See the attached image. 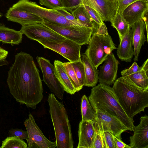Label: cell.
I'll return each instance as SVG.
<instances>
[{
    "instance_id": "obj_44",
    "label": "cell",
    "mask_w": 148,
    "mask_h": 148,
    "mask_svg": "<svg viewBox=\"0 0 148 148\" xmlns=\"http://www.w3.org/2000/svg\"><path fill=\"white\" fill-rule=\"evenodd\" d=\"M145 16L143 18L146 25V30L147 32V40L148 42V21H147V17Z\"/></svg>"
},
{
    "instance_id": "obj_18",
    "label": "cell",
    "mask_w": 148,
    "mask_h": 148,
    "mask_svg": "<svg viewBox=\"0 0 148 148\" xmlns=\"http://www.w3.org/2000/svg\"><path fill=\"white\" fill-rule=\"evenodd\" d=\"M5 17L8 21L18 23L22 26L41 23L43 19L31 13L12 6L7 11Z\"/></svg>"
},
{
    "instance_id": "obj_39",
    "label": "cell",
    "mask_w": 148,
    "mask_h": 148,
    "mask_svg": "<svg viewBox=\"0 0 148 148\" xmlns=\"http://www.w3.org/2000/svg\"><path fill=\"white\" fill-rule=\"evenodd\" d=\"M137 0H119L117 12H119L122 13L123 10L128 5Z\"/></svg>"
},
{
    "instance_id": "obj_33",
    "label": "cell",
    "mask_w": 148,
    "mask_h": 148,
    "mask_svg": "<svg viewBox=\"0 0 148 148\" xmlns=\"http://www.w3.org/2000/svg\"><path fill=\"white\" fill-rule=\"evenodd\" d=\"M60 0L63 5L64 9L69 12H71L82 3V0Z\"/></svg>"
},
{
    "instance_id": "obj_45",
    "label": "cell",
    "mask_w": 148,
    "mask_h": 148,
    "mask_svg": "<svg viewBox=\"0 0 148 148\" xmlns=\"http://www.w3.org/2000/svg\"><path fill=\"white\" fill-rule=\"evenodd\" d=\"M113 3L116 5L118 8L119 0H109Z\"/></svg>"
},
{
    "instance_id": "obj_11",
    "label": "cell",
    "mask_w": 148,
    "mask_h": 148,
    "mask_svg": "<svg viewBox=\"0 0 148 148\" xmlns=\"http://www.w3.org/2000/svg\"><path fill=\"white\" fill-rule=\"evenodd\" d=\"M36 59L43 75L42 80L51 92L59 99L62 100L64 90L55 75L54 66L44 57L37 56Z\"/></svg>"
},
{
    "instance_id": "obj_28",
    "label": "cell",
    "mask_w": 148,
    "mask_h": 148,
    "mask_svg": "<svg viewBox=\"0 0 148 148\" xmlns=\"http://www.w3.org/2000/svg\"><path fill=\"white\" fill-rule=\"evenodd\" d=\"M27 148V144L19 137L10 136L6 138L2 142L0 148Z\"/></svg>"
},
{
    "instance_id": "obj_1",
    "label": "cell",
    "mask_w": 148,
    "mask_h": 148,
    "mask_svg": "<svg viewBox=\"0 0 148 148\" xmlns=\"http://www.w3.org/2000/svg\"><path fill=\"white\" fill-rule=\"evenodd\" d=\"M10 93L20 104L33 109L42 100L43 89L39 71L29 54L17 53L8 72Z\"/></svg>"
},
{
    "instance_id": "obj_9",
    "label": "cell",
    "mask_w": 148,
    "mask_h": 148,
    "mask_svg": "<svg viewBox=\"0 0 148 148\" xmlns=\"http://www.w3.org/2000/svg\"><path fill=\"white\" fill-rule=\"evenodd\" d=\"M42 24L66 38L83 45L88 44L93 32L92 28L82 27L78 29L67 27L53 24L43 20Z\"/></svg>"
},
{
    "instance_id": "obj_43",
    "label": "cell",
    "mask_w": 148,
    "mask_h": 148,
    "mask_svg": "<svg viewBox=\"0 0 148 148\" xmlns=\"http://www.w3.org/2000/svg\"><path fill=\"white\" fill-rule=\"evenodd\" d=\"M141 68L148 74V59L144 62Z\"/></svg>"
},
{
    "instance_id": "obj_23",
    "label": "cell",
    "mask_w": 148,
    "mask_h": 148,
    "mask_svg": "<svg viewBox=\"0 0 148 148\" xmlns=\"http://www.w3.org/2000/svg\"><path fill=\"white\" fill-rule=\"evenodd\" d=\"M23 34L20 31L9 28L0 23V41L3 43L18 45L22 42Z\"/></svg>"
},
{
    "instance_id": "obj_19",
    "label": "cell",
    "mask_w": 148,
    "mask_h": 148,
    "mask_svg": "<svg viewBox=\"0 0 148 148\" xmlns=\"http://www.w3.org/2000/svg\"><path fill=\"white\" fill-rule=\"evenodd\" d=\"M130 28L134 51V60L137 61L142 47L147 40L145 34L146 25L142 18L134 23Z\"/></svg>"
},
{
    "instance_id": "obj_2",
    "label": "cell",
    "mask_w": 148,
    "mask_h": 148,
    "mask_svg": "<svg viewBox=\"0 0 148 148\" xmlns=\"http://www.w3.org/2000/svg\"><path fill=\"white\" fill-rule=\"evenodd\" d=\"M112 89L117 100L130 119L148 107V90L143 89L126 78L117 79Z\"/></svg>"
},
{
    "instance_id": "obj_10",
    "label": "cell",
    "mask_w": 148,
    "mask_h": 148,
    "mask_svg": "<svg viewBox=\"0 0 148 148\" xmlns=\"http://www.w3.org/2000/svg\"><path fill=\"white\" fill-rule=\"evenodd\" d=\"M24 125L28 135L26 140L28 148H55L56 141L52 142L47 138L36 123L32 114L29 113L28 118L24 121Z\"/></svg>"
},
{
    "instance_id": "obj_41",
    "label": "cell",
    "mask_w": 148,
    "mask_h": 148,
    "mask_svg": "<svg viewBox=\"0 0 148 148\" xmlns=\"http://www.w3.org/2000/svg\"><path fill=\"white\" fill-rule=\"evenodd\" d=\"M95 32L100 35L104 36L108 34L107 28L104 23L99 25Z\"/></svg>"
},
{
    "instance_id": "obj_47",
    "label": "cell",
    "mask_w": 148,
    "mask_h": 148,
    "mask_svg": "<svg viewBox=\"0 0 148 148\" xmlns=\"http://www.w3.org/2000/svg\"></svg>"
},
{
    "instance_id": "obj_22",
    "label": "cell",
    "mask_w": 148,
    "mask_h": 148,
    "mask_svg": "<svg viewBox=\"0 0 148 148\" xmlns=\"http://www.w3.org/2000/svg\"><path fill=\"white\" fill-rule=\"evenodd\" d=\"M81 60L84 66L85 75L84 86L92 87L95 86L98 81L99 71L84 53L81 55Z\"/></svg>"
},
{
    "instance_id": "obj_7",
    "label": "cell",
    "mask_w": 148,
    "mask_h": 148,
    "mask_svg": "<svg viewBox=\"0 0 148 148\" xmlns=\"http://www.w3.org/2000/svg\"><path fill=\"white\" fill-rule=\"evenodd\" d=\"M44 48L54 51L72 62L81 60L80 50L81 45L66 38L61 42L50 41L45 38L37 40Z\"/></svg>"
},
{
    "instance_id": "obj_46",
    "label": "cell",
    "mask_w": 148,
    "mask_h": 148,
    "mask_svg": "<svg viewBox=\"0 0 148 148\" xmlns=\"http://www.w3.org/2000/svg\"><path fill=\"white\" fill-rule=\"evenodd\" d=\"M2 14L1 12H0V18L2 17Z\"/></svg>"
},
{
    "instance_id": "obj_29",
    "label": "cell",
    "mask_w": 148,
    "mask_h": 148,
    "mask_svg": "<svg viewBox=\"0 0 148 148\" xmlns=\"http://www.w3.org/2000/svg\"><path fill=\"white\" fill-rule=\"evenodd\" d=\"M62 64L71 82L75 88L76 92L79 91L83 88L81 86L79 83L71 62H62Z\"/></svg>"
},
{
    "instance_id": "obj_21",
    "label": "cell",
    "mask_w": 148,
    "mask_h": 148,
    "mask_svg": "<svg viewBox=\"0 0 148 148\" xmlns=\"http://www.w3.org/2000/svg\"><path fill=\"white\" fill-rule=\"evenodd\" d=\"M54 64L55 75L64 91L71 95L74 94L76 91L71 82L62 62L55 60Z\"/></svg>"
},
{
    "instance_id": "obj_27",
    "label": "cell",
    "mask_w": 148,
    "mask_h": 148,
    "mask_svg": "<svg viewBox=\"0 0 148 148\" xmlns=\"http://www.w3.org/2000/svg\"><path fill=\"white\" fill-rule=\"evenodd\" d=\"M111 25L117 30L120 41L125 34L130 26L123 17L121 12H117L111 22Z\"/></svg>"
},
{
    "instance_id": "obj_4",
    "label": "cell",
    "mask_w": 148,
    "mask_h": 148,
    "mask_svg": "<svg viewBox=\"0 0 148 148\" xmlns=\"http://www.w3.org/2000/svg\"><path fill=\"white\" fill-rule=\"evenodd\" d=\"M47 101L55 135L56 147L73 148L71 125L64 105L53 93L49 95Z\"/></svg>"
},
{
    "instance_id": "obj_37",
    "label": "cell",
    "mask_w": 148,
    "mask_h": 148,
    "mask_svg": "<svg viewBox=\"0 0 148 148\" xmlns=\"http://www.w3.org/2000/svg\"><path fill=\"white\" fill-rule=\"evenodd\" d=\"M94 128L95 130V137L93 148H104L103 140L101 134L96 128L95 127Z\"/></svg>"
},
{
    "instance_id": "obj_3",
    "label": "cell",
    "mask_w": 148,
    "mask_h": 148,
    "mask_svg": "<svg viewBox=\"0 0 148 148\" xmlns=\"http://www.w3.org/2000/svg\"><path fill=\"white\" fill-rule=\"evenodd\" d=\"M88 99L94 110H99L117 117L129 131H133L134 121L126 114L109 86L99 84L93 87Z\"/></svg>"
},
{
    "instance_id": "obj_20",
    "label": "cell",
    "mask_w": 148,
    "mask_h": 148,
    "mask_svg": "<svg viewBox=\"0 0 148 148\" xmlns=\"http://www.w3.org/2000/svg\"><path fill=\"white\" fill-rule=\"evenodd\" d=\"M132 33L129 27L120 41L116 51L117 56L122 61H131L134 55Z\"/></svg>"
},
{
    "instance_id": "obj_24",
    "label": "cell",
    "mask_w": 148,
    "mask_h": 148,
    "mask_svg": "<svg viewBox=\"0 0 148 148\" xmlns=\"http://www.w3.org/2000/svg\"><path fill=\"white\" fill-rule=\"evenodd\" d=\"M71 13L84 27L92 28L96 32L99 25H96L83 5L74 9Z\"/></svg>"
},
{
    "instance_id": "obj_13",
    "label": "cell",
    "mask_w": 148,
    "mask_h": 148,
    "mask_svg": "<svg viewBox=\"0 0 148 148\" xmlns=\"http://www.w3.org/2000/svg\"><path fill=\"white\" fill-rule=\"evenodd\" d=\"M104 62L100 66L98 81L99 84L110 86L116 80L119 62L112 52Z\"/></svg>"
},
{
    "instance_id": "obj_17",
    "label": "cell",
    "mask_w": 148,
    "mask_h": 148,
    "mask_svg": "<svg viewBox=\"0 0 148 148\" xmlns=\"http://www.w3.org/2000/svg\"><path fill=\"white\" fill-rule=\"evenodd\" d=\"M78 135L79 141L77 148H93L95 130L93 121L79 123Z\"/></svg>"
},
{
    "instance_id": "obj_5",
    "label": "cell",
    "mask_w": 148,
    "mask_h": 148,
    "mask_svg": "<svg viewBox=\"0 0 148 148\" xmlns=\"http://www.w3.org/2000/svg\"><path fill=\"white\" fill-rule=\"evenodd\" d=\"M12 6L34 14L53 24L76 29L83 27L68 20L56 10L42 7L29 0H20Z\"/></svg>"
},
{
    "instance_id": "obj_16",
    "label": "cell",
    "mask_w": 148,
    "mask_h": 148,
    "mask_svg": "<svg viewBox=\"0 0 148 148\" xmlns=\"http://www.w3.org/2000/svg\"><path fill=\"white\" fill-rule=\"evenodd\" d=\"M134 134L130 137L131 148H148V116L140 118V122L133 128Z\"/></svg>"
},
{
    "instance_id": "obj_8",
    "label": "cell",
    "mask_w": 148,
    "mask_h": 148,
    "mask_svg": "<svg viewBox=\"0 0 148 148\" xmlns=\"http://www.w3.org/2000/svg\"><path fill=\"white\" fill-rule=\"evenodd\" d=\"M96 117L93 121L94 127L100 132H109L115 137L121 140L122 133L128 129L117 117L103 112L99 110H95Z\"/></svg>"
},
{
    "instance_id": "obj_34",
    "label": "cell",
    "mask_w": 148,
    "mask_h": 148,
    "mask_svg": "<svg viewBox=\"0 0 148 148\" xmlns=\"http://www.w3.org/2000/svg\"><path fill=\"white\" fill-rule=\"evenodd\" d=\"M84 6L94 22L98 25L104 23L103 19L97 12L88 6L86 5H84Z\"/></svg>"
},
{
    "instance_id": "obj_36",
    "label": "cell",
    "mask_w": 148,
    "mask_h": 148,
    "mask_svg": "<svg viewBox=\"0 0 148 148\" xmlns=\"http://www.w3.org/2000/svg\"><path fill=\"white\" fill-rule=\"evenodd\" d=\"M141 69V67H139L136 62H133L132 65L128 69H125L121 72L122 77L128 75L135 73Z\"/></svg>"
},
{
    "instance_id": "obj_40",
    "label": "cell",
    "mask_w": 148,
    "mask_h": 148,
    "mask_svg": "<svg viewBox=\"0 0 148 148\" xmlns=\"http://www.w3.org/2000/svg\"><path fill=\"white\" fill-rule=\"evenodd\" d=\"M115 148H131L130 145H127L118 138L113 135Z\"/></svg>"
},
{
    "instance_id": "obj_25",
    "label": "cell",
    "mask_w": 148,
    "mask_h": 148,
    "mask_svg": "<svg viewBox=\"0 0 148 148\" xmlns=\"http://www.w3.org/2000/svg\"><path fill=\"white\" fill-rule=\"evenodd\" d=\"M146 72L141 69L135 73L124 77L138 87L148 90V76Z\"/></svg>"
},
{
    "instance_id": "obj_30",
    "label": "cell",
    "mask_w": 148,
    "mask_h": 148,
    "mask_svg": "<svg viewBox=\"0 0 148 148\" xmlns=\"http://www.w3.org/2000/svg\"><path fill=\"white\" fill-rule=\"evenodd\" d=\"M77 78L82 87L84 86L85 80V75L84 66L81 60L71 62Z\"/></svg>"
},
{
    "instance_id": "obj_42",
    "label": "cell",
    "mask_w": 148,
    "mask_h": 148,
    "mask_svg": "<svg viewBox=\"0 0 148 148\" xmlns=\"http://www.w3.org/2000/svg\"><path fill=\"white\" fill-rule=\"evenodd\" d=\"M8 53V51L0 47V60L6 58Z\"/></svg>"
},
{
    "instance_id": "obj_12",
    "label": "cell",
    "mask_w": 148,
    "mask_h": 148,
    "mask_svg": "<svg viewBox=\"0 0 148 148\" xmlns=\"http://www.w3.org/2000/svg\"><path fill=\"white\" fill-rule=\"evenodd\" d=\"M20 31L31 40L36 41L45 38L56 42H61L66 38L41 23L22 26Z\"/></svg>"
},
{
    "instance_id": "obj_31",
    "label": "cell",
    "mask_w": 148,
    "mask_h": 148,
    "mask_svg": "<svg viewBox=\"0 0 148 148\" xmlns=\"http://www.w3.org/2000/svg\"><path fill=\"white\" fill-rule=\"evenodd\" d=\"M39 3L51 9L59 10L64 9L60 0H39Z\"/></svg>"
},
{
    "instance_id": "obj_6",
    "label": "cell",
    "mask_w": 148,
    "mask_h": 148,
    "mask_svg": "<svg viewBox=\"0 0 148 148\" xmlns=\"http://www.w3.org/2000/svg\"><path fill=\"white\" fill-rule=\"evenodd\" d=\"M88 44L84 53L97 69L113 50L117 49L109 34L102 36L93 32Z\"/></svg>"
},
{
    "instance_id": "obj_14",
    "label": "cell",
    "mask_w": 148,
    "mask_h": 148,
    "mask_svg": "<svg viewBox=\"0 0 148 148\" xmlns=\"http://www.w3.org/2000/svg\"><path fill=\"white\" fill-rule=\"evenodd\" d=\"M148 0H138L126 7L121 13L130 27L135 23L142 19L147 14Z\"/></svg>"
},
{
    "instance_id": "obj_26",
    "label": "cell",
    "mask_w": 148,
    "mask_h": 148,
    "mask_svg": "<svg viewBox=\"0 0 148 148\" xmlns=\"http://www.w3.org/2000/svg\"><path fill=\"white\" fill-rule=\"evenodd\" d=\"M81 101V120L90 121L95 120L96 117V112L91 105L88 97L85 95H83Z\"/></svg>"
},
{
    "instance_id": "obj_35",
    "label": "cell",
    "mask_w": 148,
    "mask_h": 148,
    "mask_svg": "<svg viewBox=\"0 0 148 148\" xmlns=\"http://www.w3.org/2000/svg\"><path fill=\"white\" fill-rule=\"evenodd\" d=\"M9 134L10 136H16L22 139L26 140L28 138L27 131L22 129H12L9 130Z\"/></svg>"
},
{
    "instance_id": "obj_38",
    "label": "cell",
    "mask_w": 148,
    "mask_h": 148,
    "mask_svg": "<svg viewBox=\"0 0 148 148\" xmlns=\"http://www.w3.org/2000/svg\"><path fill=\"white\" fill-rule=\"evenodd\" d=\"M56 10L59 13L64 16L68 20L77 24L80 26L84 27L78 21L74 16L71 13H70L64 9Z\"/></svg>"
},
{
    "instance_id": "obj_32",
    "label": "cell",
    "mask_w": 148,
    "mask_h": 148,
    "mask_svg": "<svg viewBox=\"0 0 148 148\" xmlns=\"http://www.w3.org/2000/svg\"><path fill=\"white\" fill-rule=\"evenodd\" d=\"M100 132L102 138L104 148H115L112 134L109 132Z\"/></svg>"
},
{
    "instance_id": "obj_15",
    "label": "cell",
    "mask_w": 148,
    "mask_h": 148,
    "mask_svg": "<svg viewBox=\"0 0 148 148\" xmlns=\"http://www.w3.org/2000/svg\"><path fill=\"white\" fill-rule=\"evenodd\" d=\"M82 5L95 10L105 22H111L117 11V6L109 0H82Z\"/></svg>"
}]
</instances>
